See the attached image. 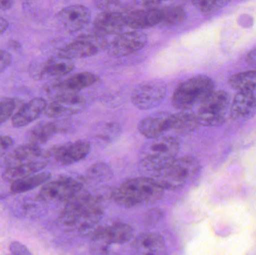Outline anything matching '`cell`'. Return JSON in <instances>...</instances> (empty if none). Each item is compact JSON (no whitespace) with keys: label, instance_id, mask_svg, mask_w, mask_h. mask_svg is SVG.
Instances as JSON below:
<instances>
[{"label":"cell","instance_id":"cell-24","mask_svg":"<svg viewBox=\"0 0 256 255\" xmlns=\"http://www.w3.org/2000/svg\"><path fill=\"white\" fill-rule=\"evenodd\" d=\"M75 64L73 60L68 59L58 56L49 58L42 67V75L61 78L68 76L74 69Z\"/></svg>","mask_w":256,"mask_h":255},{"label":"cell","instance_id":"cell-6","mask_svg":"<svg viewBox=\"0 0 256 255\" xmlns=\"http://www.w3.org/2000/svg\"><path fill=\"white\" fill-rule=\"evenodd\" d=\"M230 102L228 93L215 90L198 105L196 114L200 124L210 127L222 126L226 120Z\"/></svg>","mask_w":256,"mask_h":255},{"label":"cell","instance_id":"cell-26","mask_svg":"<svg viewBox=\"0 0 256 255\" xmlns=\"http://www.w3.org/2000/svg\"><path fill=\"white\" fill-rule=\"evenodd\" d=\"M174 115L172 130L179 134H188L200 125L196 114L191 110H182Z\"/></svg>","mask_w":256,"mask_h":255},{"label":"cell","instance_id":"cell-20","mask_svg":"<svg viewBox=\"0 0 256 255\" xmlns=\"http://www.w3.org/2000/svg\"><path fill=\"white\" fill-rule=\"evenodd\" d=\"M256 112V97L252 91H238L230 107L231 118L237 122H244Z\"/></svg>","mask_w":256,"mask_h":255},{"label":"cell","instance_id":"cell-11","mask_svg":"<svg viewBox=\"0 0 256 255\" xmlns=\"http://www.w3.org/2000/svg\"><path fill=\"white\" fill-rule=\"evenodd\" d=\"M104 42H106L104 39L96 37L93 33L90 35L82 36L66 45L60 50L58 55L70 60L92 56L102 48L108 47Z\"/></svg>","mask_w":256,"mask_h":255},{"label":"cell","instance_id":"cell-23","mask_svg":"<svg viewBox=\"0 0 256 255\" xmlns=\"http://www.w3.org/2000/svg\"><path fill=\"white\" fill-rule=\"evenodd\" d=\"M45 166H46V163L44 162L33 160L21 166L6 169L3 172L2 178L4 181H8L12 184L27 177L32 176L34 173L40 172L42 169H44Z\"/></svg>","mask_w":256,"mask_h":255},{"label":"cell","instance_id":"cell-36","mask_svg":"<svg viewBox=\"0 0 256 255\" xmlns=\"http://www.w3.org/2000/svg\"><path fill=\"white\" fill-rule=\"evenodd\" d=\"M14 140L8 136H0V152H4L12 148Z\"/></svg>","mask_w":256,"mask_h":255},{"label":"cell","instance_id":"cell-19","mask_svg":"<svg viewBox=\"0 0 256 255\" xmlns=\"http://www.w3.org/2000/svg\"><path fill=\"white\" fill-rule=\"evenodd\" d=\"M134 237V229L124 223H116L102 228L94 232L92 240L99 244H123L129 242Z\"/></svg>","mask_w":256,"mask_h":255},{"label":"cell","instance_id":"cell-34","mask_svg":"<svg viewBox=\"0 0 256 255\" xmlns=\"http://www.w3.org/2000/svg\"><path fill=\"white\" fill-rule=\"evenodd\" d=\"M162 218V214L158 210H152V211H148V214L146 215V218H144V223L147 225L156 224L159 220H160Z\"/></svg>","mask_w":256,"mask_h":255},{"label":"cell","instance_id":"cell-39","mask_svg":"<svg viewBox=\"0 0 256 255\" xmlns=\"http://www.w3.org/2000/svg\"><path fill=\"white\" fill-rule=\"evenodd\" d=\"M9 23L6 19L0 16V34H3L8 28Z\"/></svg>","mask_w":256,"mask_h":255},{"label":"cell","instance_id":"cell-8","mask_svg":"<svg viewBox=\"0 0 256 255\" xmlns=\"http://www.w3.org/2000/svg\"><path fill=\"white\" fill-rule=\"evenodd\" d=\"M82 182L72 178H62L46 183L39 193L45 202H68L82 190Z\"/></svg>","mask_w":256,"mask_h":255},{"label":"cell","instance_id":"cell-5","mask_svg":"<svg viewBox=\"0 0 256 255\" xmlns=\"http://www.w3.org/2000/svg\"><path fill=\"white\" fill-rule=\"evenodd\" d=\"M214 88V82L208 76H192L177 87L173 94L172 103L176 109L180 111L191 110L192 107L198 106L208 97L215 91Z\"/></svg>","mask_w":256,"mask_h":255},{"label":"cell","instance_id":"cell-40","mask_svg":"<svg viewBox=\"0 0 256 255\" xmlns=\"http://www.w3.org/2000/svg\"><path fill=\"white\" fill-rule=\"evenodd\" d=\"M8 46L12 49H18L20 48L21 45L18 40H10L8 42Z\"/></svg>","mask_w":256,"mask_h":255},{"label":"cell","instance_id":"cell-30","mask_svg":"<svg viewBox=\"0 0 256 255\" xmlns=\"http://www.w3.org/2000/svg\"><path fill=\"white\" fill-rule=\"evenodd\" d=\"M112 177L110 167L105 163H96L93 165L87 172V178L96 181H104Z\"/></svg>","mask_w":256,"mask_h":255},{"label":"cell","instance_id":"cell-2","mask_svg":"<svg viewBox=\"0 0 256 255\" xmlns=\"http://www.w3.org/2000/svg\"><path fill=\"white\" fill-rule=\"evenodd\" d=\"M164 190L150 177L131 178L122 183L112 193L114 201L126 208L150 205L159 201Z\"/></svg>","mask_w":256,"mask_h":255},{"label":"cell","instance_id":"cell-12","mask_svg":"<svg viewBox=\"0 0 256 255\" xmlns=\"http://www.w3.org/2000/svg\"><path fill=\"white\" fill-rule=\"evenodd\" d=\"M174 115L160 112L146 117L138 124L140 133L149 139L162 137L166 133L172 130Z\"/></svg>","mask_w":256,"mask_h":255},{"label":"cell","instance_id":"cell-3","mask_svg":"<svg viewBox=\"0 0 256 255\" xmlns=\"http://www.w3.org/2000/svg\"><path fill=\"white\" fill-rule=\"evenodd\" d=\"M179 148L178 140L172 136L152 139L140 151L138 170L143 175L153 178L176 158Z\"/></svg>","mask_w":256,"mask_h":255},{"label":"cell","instance_id":"cell-18","mask_svg":"<svg viewBox=\"0 0 256 255\" xmlns=\"http://www.w3.org/2000/svg\"><path fill=\"white\" fill-rule=\"evenodd\" d=\"M131 255H168L166 245L161 235L142 234L135 238L130 247Z\"/></svg>","mask_w":256,"mask_h":255},{"label":"cell","instance_id":"cell-29","mask_svg":"<svg viewBox=\"0 0 256 255\" xmlns=\"http://www.w3.org/2000/svg\"><path fill=\"white\" fill-rule=\"evenodd\" d=\"M50 178V174L48 172H40L12 183L10 189L13 193H24L33 190L42 184H46Z\"/></svg>","mask_w":256,"mask_h":255},{"label":"cell","instance_id":"cell-17","mask_svg":"<svg viewBox=\"0 0 256 255\" xmlns=\"http://www.w3.org/2000/svg\"><path fill=\"white\" fill-rule=\"evenodd\" d=\"M161 8H136L128 11L124 13L126 25L138 31L160 25L162 18Z\"/></svg>","mask_w":256,"mask_h":255},{"label":"cell","instance_id":"cell-22","mask_svg":"<svg viewBox=\"0 0 256 255\" xmlns=\"http://www.w3.org/2000/svg\"><path fill=\"white\" fill-rule=\"evenodd\" d=\"M42 153L39 145L32 143L20 145L10 151L4 157L3 163L7 169L16 167L33 161L34 159L40 157Z\"/></svg>","mask_w":256,"mask_h":255},{"label":"cell","instance_id":"cell-14","mask_svg":"<svg viewBox=\"0 0 256 255\" xmlns=\"http://www.w3.org/2000/svg\"><path fill=\"white\" fill-rule=\"evenodd\" d=\"M91 19L88 7L82 4H72L62 9L58 14V23L68 32H75L86 26Z\"/></svg>","mask_w":256,"mask_h":255},{"label":"cell","instance_id":"cell-4","mask_svg":"<svg viewBox=\"0 0 256 255\" xmlns=\"http://www.w3.org/2000/svg\"><path fill=\"white\" fill-rule=\"evenodd\" d=\"M201 172L200 162L192 157L176 158L153 177L162 190H176L194 181Z\"/></svg>","mask_w":256,"mask_h":255},{"label":"cell","instance_id":"cell-25","mask_svg":"<svg viewBox=\"0 0 256 255\" xmlns=\"http://www.w3.org/2000/svg\"><path fill=\"white\" fill-rule=\"evenodd\" d=\"M64 128L57 122H44L38 124L30 130L28 135L30 143L39 145L48 142L56 133L63 131Z\"/></svg>","mask_w":256,"mask_h":255},{"label":"cell","instance_id":"cell-9","mask_svg":"<svg viewBox=\"0 0 256 255\" xmlns=\"http://www.w3.org/2000/svg\"><path fill=\"white\" fill-rule=\"evenodd\" d=\"M91 145L85 139L68 142L50 149L46 157L52 159L57 164L72 165L84 160L90 154Z\"/></svg>","mask_w":256,"mask_h":255},{"label":"cell","instance_id":"cell-35","mask_svg":"<svg viewBox=\"0 0 256 255\" xmlns=\"http://www.w3.org/2000/svg\"><path fill=\"white\" fill-rule=\"evenodd\" d=\"M12 62V56L8 51L0 49V73L6 70Z\"/></svg>","mask_w":256,"mask_h":255},{"label":"cell","instance_id":"cell-27","mask_svg":"<svg viewBox=\"0 0 256 255\" xmlns=\"http://www.w3.org/2000/svg\"><path fill=\"white\" fill-rule=\"evenodd\" d=\"M162 22L164 27H172L180 25L186 19L184 5L179 3H173L170 5L162 7Z\"/></svg>","mask_w":256,"mask_h":255},{"label":"cell","instance_id":"cell-13","mask_svg":"<svg viewBox=\"0 0 256 255\" xmlns=\"http://www.w3.org/2000/svg\"><path fill=\"white\" fill-rule=\"evenodd\" d=\"M85 106V100L79 94H62L46 105L44 114L49 118H61L79 112Z\"/></svg>","mask_w":256,"mask_h":255},{"label":"cell","instance_id":"cell-16","mask_svg":"<svg viewBox=\"0 0 256 255\" xmlns=\"http://www.w3.org/2000/svg\"><path fill=\"white\" fill-rule=\"evenodd\" d=\"M98 81V76L94 73L81 72L54 82L50 91L56 93L55 97L62 94H78L81 90L92 86Z\"/></svg>","mask_w":256,"mask_h":255},{"label":"cell","instance_id":"cell-21","mask_svg":"<svg viewBox=\"0 0 256 255\" xmlns=\"http://www.w3.org/2000/svg\"><path fill=\"white\" fill-rule=\"evenodd\" d=\"M46 102L40 97L32 99L24 103L14 114L12 118V124L14 127H22L33 122L34 120L44 113Z\"/></svg>","mask_w":256,"mask_h":255},{"label":"cell","instance_id":"cell-38","mask_svg":"<svg viewBox=\"0 0 256 255\" xmlns=\"http://www.w3.org/2000/svg\"><path fill=\"white\" fill-rule=\"evenodd\" d=\"M14 4V1H1L0 0V9L3 10H8V9L12 8Z\"/></svg>","mask_w":256,"mask_h":255},{"label":"cell","instance_id":"cell-10","mask_svg":"<svg viewBox=\"0 0 256 255\" xmlns=\"http://www.w3.org/2000/svg\"><path fill=\"white\" fill-rule=\"evenodd\" d=\"M147 41V35L138 30L121 33L108 45V52L114 58H123L141 50Z\"/></svg>","mask_w":256,"mask_h":255},{"label":"cell","instance_id":"cell-15","mask_svg":"<svg viewBox=\"0 0 256 255\" xmlns=\"http://www.w3.org/2000/svg\"><path fill=\"white\" fill-rule=\"evenodd\" d=\"M124 13L116 11H102L93 22L92 33L99 38L121 34L126 26Z\"/></svg>","mask_w":256,"mask_h":255},{"label":"cell","instance_id":"cell-28","mask_svg":"<svg viewBox=\"0 0 256 255\" xmlns=\"http://www.w3.org/2000/svg\"><path fill=\"white\" fill-rule=\"evenodd\" d=\"M228 84L238 91H252L256 89V70H248L232 75Z\"/></svg>","mask_w":256,"mask_h":255},{"label":"cell","instance_id":"cell-1","mask_svg":"<svg viewBox=\"0 0 256 255\" xmlns=\"http://www.w3.org/2000/svg\"><path fill=\"white\" fill-rule=\"evenodd\" d=\"M103 201L87 192L81 190L66 202L60 216L63 224L86 230L97 224L104 211Z\"/></svg>","mask_w":256,"mask_h":255},{"label":"cell","instance_id":"cell-7","mask_svg":"<svg viewBox=\"0 0 256 255\" xmlns=\"http://www.w3.org/2000/svg\"><path fill=\"white\" fill-rule=\"evenodd\" d=\"M166 85L154 79L138 84L131 93L130 100L137 109L148 110L159 106L166 95Z\"/></svg>","mask_w":256,"mask_h":255},{"label":"cell","instance_id":"cell-32","mask_svg":"<svg viewBox=\"0 0 256 255\" xmlns=\"http://www.w3.org/2000/svg\"><path fill=\"white\" fill-rule=\"evenodd\" d=\"M192 4L204 16H210L228 4V1H194Z\"/></svg>","mask_w":256,"mask_h":255},{"label":"cell","instance_id":"cell-31","mask_svg":"<svg viewBox=\"0 0 256 255\" xmlns=\"http://www.w3.org/2000/svg\"><path fill=\"white\" fill-rule=\"evenodd\" d=\"M18 104L19 102L16 99L10 97L0 99V126L12 118Z\"/></svg>","mask_w":256,"mask_h":255},{"label":"cell","instance_id":"cell-37","mask_svg":"<svg viewBox=\"0 0 256 255\" xmlns=\"http://www.w3.org/2000/svg\"><path fill=\"white\" fill-rule=\"evenodd\" d=\"M246 62L251 67L256 68V48L248 53L246 56Z\"/></svg>","mask_w":256,"mask_h":255},{"label":"cell","instance_id":"cell-33","mask_svg":"<svg viewBox=\"0 0 256 255\" xmlns=\"http://www.w3.org/2000/svg\"><path fill=\"white\" fill-rule=\"evenodd\" d=\"M9 250L12 255H32L26 247L16 241L10 244Z\"/></svg>","mask_w":256,"mask_h":255}]
</instances>
